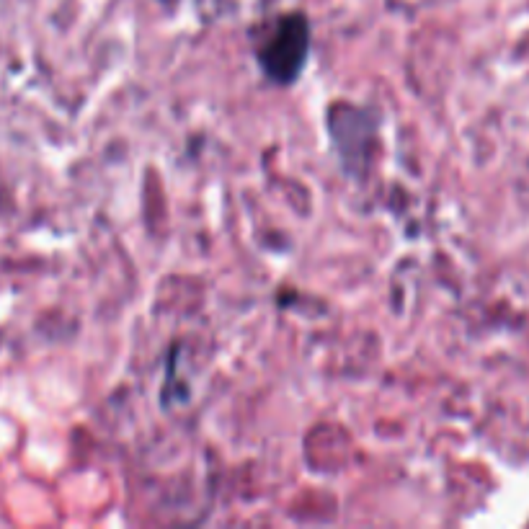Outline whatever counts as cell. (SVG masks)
I'll return each instance as SVG.
<instances>
[{
  "mask_svg": "<svg viewBox=\"0 0 529 529\" xmlns=\"http://www.w3.org/2000/svg\"><path fill=\"white\" fill-rule=\"evenodd\" d=\"M310 44V29L305 16L300 13H290L277 21V26L269 31V37L264 39L259 50V60L264 65L266 75L277 83H287L295 80L300 73L305 55H308Z\"/></svg>",
  "mask_w": 529,
  "mask_h": 529,
  "instance_id": "cell-1",
  "label": "cell"
}]
</instances>
